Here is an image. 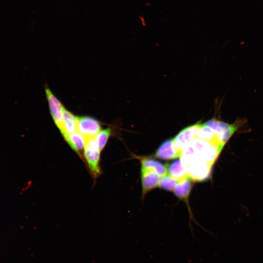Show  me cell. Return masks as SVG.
Returning <instances> with one entry per match:
<instances>
[{
	"instance_id": "1",
	"label": "cell",
	"mask_w": 263,
	"mask_h": 263,
	"mask_svg": "<svg viewBox=\"0 0 263 263\" xmlns=\"http://www.w3.org/2000/svg\"><path fill=\"white\" fill-rule=\"evenodd\" d=\"M198 157L213 165L224 146L195 138L190 144Z\"/></svg>"
},
{
	"instance_id": "2",
	"label": "cell",
	"mask_w": 263,
	"mask_h": 263,
	"mask_svg": "<svg viewBox=\"0 0 263 263\" xmlns=\"http://www.w3.org/2000/svg\"><path fill=\"white\" fill-rule=\"evenodd\" d=\"M242 123V120H240L229 124L215 118L210 119L205 122L212 129L219 141L224 146Z\"/></svg>"
},
{
	"instance_id": "3",
	"label": "cell",
	"mask_w": 263,
	"mask_h": 263,
	"mask_svg": "<svg viewBox=\"0 0 263 263\" xmlns=\"http://www.w3.org/2000/svg\"><path fill=\"white\" fill-rule=\"evenodd\" d=\"M212 166L213 165L197 156L187 166L188 176L193 181H205L209 177Z\"/></svg>"
},
{
	"instance_id": "4",
	"label": "cell",
	"mask_w": 263,
	"mask_h": 263,
	"mask_svg": "<svg viewBox=\"0 0 263 263\" xmlns=\"http://www.w3.org/2000/svg\"><path fill=\"white\" fill-rule=\"evenodd\" d=\"M84 156L92 173L96 176L100 173L99 168L100 150L94 137L85 139Z\"/></svg>"
},
{
	"instance_id": "5",
	"label": "cell",
	"mask_w": 263,
	"mask_h": 263,
	"mask_svg": "<svg viewBox=\"0 0 263 263\" xmlns=\"http://www.w3.org/2000/svg\"><path fill=\"white\" fill-rule=\"evenodd\" d=\"M200 124L197 122L184 128L173 138L174 146L179 153L181 154L184 149L190 145L195 138L196 132Z\"/></svg>"
},
{
	"instance_id": "6",
	"label": "cell",
	"mask_w": 263,
	"mask_h": 263,
	"mask_svg": "<svg viewBox=\"0 0 263 263\" xmlns=\"http://www.w3.org/2000/svg\"><path fill=\"white\" fill-rule=\"evenodd\" d=\"M101 128L100 123L93 117L87 116L78 117L77 132L85 139L95 137Z\"/></svg>"
},
{
	"instance_id": "7",
	"label": "cell",
	"mask_w": 263,
	"mask_h": 263,
	"mask_svg": "<svg viewBox=\"0 0 263 263\" xmlns=\"http://www.w3.org/2000/svg\"><path fill=\"white\" fill-rule=\"evenodd\" d=\"M45 90L51 115L56 126L60 130L62 125V113L64 107L49 88L46 87Z\"/></svg>"
},
{
	"instance_id": "8",
	"label": "cell",
	"mask_w": 263,
	"mask_h": 263,
	"mask_svg": "<svg viewBox=\"0 0 263 263\" xmlns=\"http://www.w3.org/2000/svg\"><path fill=\"white\" fill-rule=\"evenodd\" d=\"M78 120V117L64 108L61 128L59 130L64 137L67 135L77 132Z\"/></svg>"
},
{
	"instance_id": "9",
	"label": "cell",
	"mask_w": 263,
	"mask_h": 263,
	"mask_svg": "<svg viewBox=\"0 0 263 263\" xmlns=\"http://www.w3.org/2000/svg\"><path fill=\"white\" fill-rule=\"evenodd\" d=\"M160 176L153 171L141 168L143 197L158 186Z\"/></svg>"
},
{
	"instance_id": "10",
	"label": "cell",
	"mask_w": 263,
	"mask_h": 263,
	"mask_svg": "<svg viewBox=\"0 0 263 263\" xmlns=\"http://www.w3.org/2000/svg\"><path fill=\"white\" fill-rule=\"evenodd\" d=\"M180 155L174 146L173 139H169L162 143L155 154V157L164 160L176 158Z\"/></svg>"
},
{
	"instance_id": "11",
	"label": "cell",
	"mask_w": 263,
	"mask_h": 263,
	"mask_svg": "<svg viewBox=\"0 0 263 263\" xmlns=\"http://www.w3.org/2000/svg\"><path fill=\"white\" fill-rule=\"evenodd\" d=\"M191 179L189 176L179 180L173 190L174 194L184 201L188 205V198L192 187Z\"/></svg>"
},
{
	"instance_id": "12",
	"label": "cell",
	"mask_w": 263,
	"mask_h": 263,
	"mask_svg": "<svg viewBox=\"0 0 263 263\" xmlns=\"http://www.w3.org/2000/svg\"><path fill=\"white\" fill-rule=\"evenodd\" d=\"M141 168L154 171L160 177L167 174L168 166L149 158L141 159Z\"/></svg>"
},
{
	"instance_id": "13",
	"label": "cell",
	"mask_w": 263,
	"mask_h": 263,
	"mask_svg": "<svg viewBox=\"0 0 263 263\" xmlns=\"http://www.w3.org/2000/svg\"><path fill=\"white\" fill-rule=\"evenodd\" d=\"M168 172L177 181L188 176V169L183 165L180 159L175 160L168 166Z\"/></svg>"
},
{
	"instance_id": "14",
	"label": "cell",
	"mask_w": 263,
	"mask_h": 263,
	"mask_svg": "<svg viewBox=\"0 0 263 263\" xmlns=\"http://www.w3.org/2000/svg\"><path fill=\"white\" fill-rule=\"evenodd\" d=\"M195 138L208 142L218 143L224 146L219 141L212 129L205 123L200 124L196 132Z\"/></svg>"
},
{
	"instance_id": "15",
	"label": "cell",
	"mask_w": 263,
	"mask_h": 263,
	"mask_svg": "<svg viewBox=\"0 0 263 263\" xmlns=\"http://www.w3.org/2000/svg\"><path fill=\"white\" fill-rule=\"evenodd\" d=\"M70 146L78 154L84 149L86 139L78 132L69 134L64 137Z\"/></svg>"
},
{
	"instance_id": "16",
	"label": "cell",
	"mask_w": 263,
	"mask_h": 263,
	"mask_svg": "<svg viewBox=\"0 0 263 263\" xmlns=\"http://www.w3.org/2000/svg\"><path fill=\"white\" fill-rule=\"evenodd\" d=\"M178 181L169 174L161 177L158 186L159 188L169 191L174 190Z\"/></svg>"
},
{
	"instance_id": "17",
	"label": "cell",
	"mask_w": 263,
	"mask_h": 263,
	"mask_svg": "<svg viewBox=\"0 0 263 263\" xmlns=\"http://www.w3.org/2000/svg\"><path fill=\"white\" fill-rule=\"evenodd\" d=\"M111 134V130L107 128L100 131L95 136L94 138L100 151L105 147Z\"/></svg>"
}]
</instances>
